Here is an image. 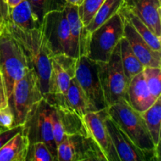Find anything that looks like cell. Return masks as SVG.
Masks as SVG:
<instances>
[{
  "label": "cell",
  "instance_id": "1",
  "mask_svg": "<svg viewBox=\"0 0 161 161\" xmlns=\"http://www.w3.org/2000/svg\"><path fill=\"white\" fill-rule=\"evenodd\" d=\"M5 28L18 41L23 48L30 66L37 74L43 97L48 93L51 71V53L40 28L25 30L16 26L9 20L3 21Z\"/></svg>",
  "mask_w": 161,
  "mask_h": 161
},
{
  "label": "cell",
  "instance_id": "2",
  "mask_svg": "<svg viewBox=\"0 0 161 161\" xmlns=\"http://www.w3.org/2000/svg\"><path fill=\"white\" fill-rule=\"evenodd\" d=\"M106 113L132 142L149 156L151 160H160V148L154 146L141 113L134 109L127 100L123 99L107 107Z\"/></svg>",
  "mask_w": 161,
  "mask_h": 161
},
{
  "label": "cell",
  "instance_id": "3",
  "mask_svg": "<svg viewBox=\"0 0 161 161\" xmlns=\"http://www.w3.org/2000/svg\"><path fill=\"white\" fill-rule=\"evenodd\" d=\"M31 68L23 48L3 25L0 35V72L4 79L8 98L14 85Z\"/></svg>",
  "mask_w": 161,
  "mask_h": 161
},
{
  "label": "cell",
  "instance_id": "4",
  "mask_svg": "<svg viewBox=\"0 0 161 161\" xmlns=\"http://www.w3.org/2000/svg\"><path fill=\"white\" fill-rule=\"evenodd\" d=\"M97 63L99 79L107 107L123 99L127 100L130 81L126 77L123 69L119 42L115 47L108 61Z\"/></svg>",
  "mask_w": 161,
  "mask_h": 161
},
{
  "label": "cell",
  "instance_id": "5",
  "mask_svg": "<svg viewBox=\"0 0 161 161\" xmlns=\"http://www.w3.org/2000/svg\"><path fill=\"white\" fill-rule=\"evenodd\" d=\"M123 37L124 20L118 12L90 34L86 57L96 62H105Z\"/></svg>",
  "mask_w": 161,
  "mask_h": 161
},
{
  "label": "cell",
  "instance_id": "6",
  "mask_svg": "<svg viewBox=\"0 0 161 161\" xmlns=\"http://www.w3.org/2000/svg\"><path fill=\"white\" fill-rule=\"evenodd\" d=\"M43 99L39 78L30 69L15 85L9 99V105L14 116V126L23 125L33 107Z\"/></svg>",
  "mask_w": 161,
  "mask_h": 161
},
{
  "label": "cell",
  "instance_id": "7",
  "mask_svg": "<svg viewBox=\"0 0 161 161\" xmlns=\"http://www.w3.org/2000/svg\"><path fill=\"white\" fill-rule=\"evenodd\" d=\"M40 27L52 57L66 55L75 58L64 8L46 14Z\"/></svg>",
  "mask_w": 161,
  "mask_h": 161
},
{
  "label": "cell",
  "instance_id": "8",
  "mask_svg": "<svg viewBox=\"0 0 161 161\" xmlns=\"http://www.w3.org/2000/svg\"><path fill=\"white\" fill-rule=\"evenodd\" d=\"M50 105L45 99L36 104L23 124V132L30 143L42 142L48 147L52 156L57 159V145L53 138Z\"/></svg>",
  "mask_w": 161,
  "mask_h": 161
},
{
  "label": "cell",
  "instance_id": "9",
  "mask_svg": "<svg viewBox=\"0 0 161 161\" xmlns=\"http://www.w3.org/2000/svg\"><path fill=\"white\" fill-rule=\"evenodd\" d=\"M75 78L84 93L91 111L106 109L102 85L97 71V63L86 56L76 58Z\"/></svg>",
  "mask_w": 161,
  "mask_h": 161
},
{
  "label": "cell",
  "instance_id": "10",
  "mask_svg": "<svg viewBox=\"0 0 161 161\" xmlns=\"http://www.w3.org/2000/svg\"><path fill=\"white\" fill-rule=\"evenodd\" d=\"M58 161L105 160L97 143L90 136L65 135L57 146Z\"/></svg>",
  "mask_w": 161,
  "mask_h": 161
},
{
  "label": "cell",
  "instance_id": "11",
  "mask_svg": "<svg viewBox=\"0 0 161 161\" xmlns=\"http://www.w3.org/2000/svg\"><path fill=\"white\" fill-rule=\"evenodd\" d=\"M106 109L89 111L83 116L88 135L97 143L106 161H119L105 123Z\"/></svg>",
  "mask_w": 161,
  "mask_h": 161
},
{
  "label": "cell",
  "instance_id": "12",
  "mask_svg": "<svg viewBox=\"0 0 161 161\" xmlns=\"http://www.w3.org/2000/svg\"><path fill=\"white\" fill-rule=\"evenodd\" d=\"M50 105L63 111L72 112L83 117L90 110L89 104L75 76L64 94H47L43 97Z\"/></svg>",
  "mask_w": 161,
  "mask_h": 161
},
{
  "label": "cell",
  "instance_id": "13",
  "mask_svg": "<svg viewBox=\"0 0 161 161\" xmlns=\"http://www.w3.org/2000/svg\"><path fill=\"white\" fill-rule=\"evenodd\" d=\"M76 58L66 55L51 57V71L47 94H64L75 76ZM46 94V95H47Z\"/></svg>",
  "mask_w": 161,
  "mask_h": 161
},
{
  "label": "cell",
  "instance_id": "14",
  "mask_svg": "<svg viewBox=\"0 0 161 161\" xmlns=\"http://www.w3.org/2000/svg\"><path fill=\"white\" fill-rule=\"evenodd\" d=\"M105 123L113 146L119 161H149V156L138 149L125 133L108 116L105 117Z\"/></svg>",
  "mask_w": 161,
  "mask_h": 161
},
{
  "label": "cell",
  "instance_id": "15",
  "mask_svg": "<svg viewBox=\"0 0 161 161\" xmlns=\"http://www.w3.org/2000/svg\"><path fill=\"white\" fill-rule=\"evenodd\" d=\"M123 20L124 37L128 41L132 50L142 65L144 67L161 68V52L153 50L137 32L129 21L124 17H123Z\"/></svg>",
  "mask_w": 161,
  "mask_h": 161
},
{
  "label": "cell",
  "instance_id": "16",
  "mask_svg": "<svg viewBox=\"0 0 161 161\" xmlns=\"http://www.w3.org/2000/svg\"><path fill=\"white\" fill-rule=\"evenodd\" d=\"M123 5L135 13L153 33L160 38V0H124Z\"/></svg>",
  "mask_w": 161,
  "mask_h": 161
},
{
  "label": "cell",
  "instance_id": "17",
  "mask_svg": "<svg viewBox=\"0 0 161 161\" xmlns=\"http://www.w3.org/2000/svg\"><path fill=\"white\" fill-rule=\"evenodd\" d=\"M69 25L71 41L75 58L86 56L90 34L82 22L78 12V6L66 4L64 7Z\"/></svg>",
  "mask_w": 161,
  "mask_h": 161
},
{
  "label": "cell",
  "instance_id": "18",
  "mask_svg": "<svg viewBox=\"0 0 161 161\" xmlns=\"http://www.w3.org/2000/svg\"><path fill=\"white\" fill-rule=\"evenodd\" d=\"M156 100L146 85L143 71L130 80L127 101L134 109L142 113L148 109Z\"/></svg>",
  "mask_w": 161,
  "mask_h": 161
},
{
  "label": "cell",
  "instance_id": "19",
  "mask_svg": "<svg viewBox=\"0 0 161 161\" xmlns=\"http://www.w3.org/2000/svg\"><path fill=\"white\" fill-rule=\"evenodd\" d=\"M29 145L26 135L19 132L0 149V161H26Z\"/></svg>",
  "mask_w": 161,
  "mask_h": 161
},
{
  "label": "cell",
  "instance_id": "20",
  "mask_svg": "<svg viewBox=\"0 0 161 161\" xmlns=\"http://www.w3.org/2000/svg\"><path fill=\"white\" fill-rule=\"evenodd\" d=\"M20 28L31 30L40 28L41 25L35 18L28 0H24L16 6L9 9V19Z\"/></svg>",
  "mask_w": 161,
  "mask_h": 161
},
{
  "label": "cell",
  "instance_id": "21",
  "mask_svg": "<svg viewBox=\"0 0 161 161\" xmlns=\"http://www.w3.org/2000/svg\"><path fill=\"white\" fill-rule=\"evenodd\" d=\"M119 13L123 17L126 19L129 23L136 30L137 32L144 39V40L152 47L153 50L161 52L160 38L157 37L154 33L150 31L146 24L130 9L122 5L119 9Z\"/></svg>",
  "mask_w": 161,
  "mask_h": 161
},
{
  "label": "cell",
  "instance_id": "22",
  "mask_svg": "<svg viewBox=\"0 0 161 161\" xmlns=\"http://www.w3.org/2000/svg\"><path fill=\"white\" fill-rule=\"evenodd\" d=\"M149 132L154 146H160L161 130V97H159L146 111L141 113Z\"/></svg>",
  "mask_w": 161,
  "mask_h": 161
},
{
  "label": "cell",
  "instance_id": "23",
  "mask_svg": "<svg viewBox=\"0 0 161 161\" xmlns=\"http://www.w3.org/2000/svg\"><path fill=\"white\" fill-rule=\"evenodd\" d=\"M119 50L123 69L126 77L130 81L134 76L142 72L145 67L135 54L128 41L124 37L119 41Z\"/></svg>",
  "mask_w": 161,
  "mask_h": 161
},
{
  "label": "cell",
  "instance_id": "24",
  "mask_svg": "<svg viewBox=\"0 0 161 161\" xmlns=\"http://www.w3.org/2000/svg\"><path fill=\"white\" fill-rule=\"evenodd\" d=\"M124 0H105L90 23L86 26L87 32L91 34L93 31L97 29L99 26L103 25L113 16L117 14L122 6Z\"/></svg>",
  "mask_w": 161,
  "mask_h": 161
},
{
  "label": "cell",
  "instance_id": "25",
  "mask_svg": "<svg viewBox=\"0 0 161 161\" xmlns=\"http://www.w3.org/2000/svg\"><path fill=\"white\" fill-rule=\"evenodd\" d=\"M65 135H81L89 136L83 123V117L72 112L57 108Z\"/></svg>",
  "mask_w": 161,
  "mask_h": 161
},
{
  "label": "cell",
  "instance_id": "26",
  "mask_svg": "<svg viewBox=\"0 0 161 161\" xmlns=\"http://www.w3.org/2000/svg\"><path fill=\"white\" fill-rule=\"evenodd\" d=\"M35 18L41 25L44 16L54 10L64 9L66 3L64 0H28Z\"/></svg>",
  "mask_w": 161,
  "mask_h": 161
},
{
  "label": "cell",
  "instance_id": "27",
  "mask_svg": "<svg viewBox=\"0 0 161 161\" xmlns=\"http://www.w3.org/2000/svg\"><path fill=\"white\" fill-rule=\"evenodd\" d=\"M143 75L149 91L157 99L161 94V68L145 67Z\"/></svg>",
  "mask_w": 161,
  "mask_h": 161
},
{
  "label": "cell",
  "instance_id": "28",
  "mask_svg": "<svg viewBox=\"0 0 161 161\" xmlns=\"http://www.w3.org/2000/svg\"><path fill=\"white\" fill-rule=\"evenodd\" d=\"M54 161L47 145L42 142L30 143L26 161Z\"/></svg>",
  "mask_w": 161,
  "mask_h": 161
},
{
  "label": "cell",
  "instance_id": "29",
  "mask_svg": "<svg viewBox=\"0 0 161 161\" xmlns=\"http://www.w3.org/2000/svg\"><path fill=\"white\" fill-rule=\"evenodd\" d=\"M105 0H83L78 6V12L82 22L86 27Z\"/></svg>",
  "mask_w": 161,
  "mask_h": 161
},
{
  "label": "cell",
  "instance_id": "30",
  "mask_svg": "<svg viewBox=\"0 0 161 161\" xmlns=\"http://www.w3.org/2000/svg\"><path fill=\"white\" fill-rule=\"evenodd\" d=\"M51 121L52 127H53V138H54L55 143L57 146L61 142L64 136V132L63 130L62 124H61V119H60L59 113H58L57 108L52 106L51 109Z\"/></svg>",
  "mask_w": 161,
  "mask_h": 161
},
{
  "label": "cell",
  "instance_id": "31",
  "mask_svg": "<svg viewBox=\"0 0 161 161\" xmlns=\"http://www.w3.org/2000/svg\"><path fill=\"white\" fill-rule=\"evenodd\" d=\"M0 126L5 129H10L14 127V116L10 106L0 109Z\"/></svg>",
  "mask_w": 161,
  "mask_h": 161
},
{
  "label": "cell",
  "instance_id": "32",
  "mask_svg": "<svg viewBox=\"0 0 161 161\" xmlns=\"http://www.w3.org/2000/svg\"><path fill=\"white\" fill-rule=\"evenodd\" d=\"M23 130V125H17L0 132V149L14 135Z\"/></svg>",
  "mask_w": 161,
  "mask_h": 161
},
{
  "label": "cell",
  "instance_id": "33",
  "mask_svg": "<svg viewBox=\"0 0 161 161\" xmlns=\"http://www.w3.org/2000/svg\"><path fill=\"white\" fill-rule=\"evenodd\" d=\"M9 105V98L6 92V84H5L3 74L0 72V109L6 108Z\"/></svg>",
  "mask_w": 161,
  "mask_h": 161
},
{
  "label": "cell",
  "instance_id": "34",
  "mask_svg": "<svg viewBox=\"0 0 161 161\" xmlns=\"http://www.w3.org/2000/svg\"><path fill=\"white\" fill-rule=\"evenodd\" d=\"M0 17L3 21L9 19V7L4 0H0Z\"/></svg>",
  "mask_w": 161,
  "mask_h": 161
},
{
  "label": "cell",
  "instance_id": "35",
  "mask_svg": "<svg viewBox=\"0 0 161 161\" xmlns=\"http://www.w3.org/2000/svg\"><path fill=\"white\" fill-rule=\"evenodd\" d=\"M22 1H24V0H4V2L8 6L9 9V8L14 7V6H16L17 5H18L19 3H21Z\"/></svg>",
  "mask_w": 161,
  "mask_h": 161
},
{
  "label": "cell",
  "instance_id": "36",
  "mask_svg": "<svg viewBox=\"0 0 161 161\" xmlns=\"http://www.w3.org/2000/svg\"><path fill=\"white\" fill-rule=\"evenodd\" d=\"M66 4L73 5V6H80L83 0H64Z\"/></svg>",
  "mask_w": 161,
  "mask_h": 161
},
{
  "label": "cell",
  "instance_id": "37",
  "mask_svg": "<svg viewBox=\"0 0 161 161\" xmlns=\"http://www.w3.org/2000/svg\"><path fill=\"white\" fill-rule=\"evenodd\" d=\"M3 20H2L0 17V35H1L2 31H3Z\"/></svg>",
  "mask_w": 161,
  "mask_h": 161
},
{
  "label": "cell",
  "instance_id": "38",
  "mask_svg": "<svg viewBox=\"0 0 161 161\" xmlns=\"http://www.w3.org/2000/svg\"><path fill=\"white\" fill-rule=\"evenodd\" d=\"M7 130V129H5L4 127H1V126H0V132L3 131V130Z\"/></svg>",
  "mask_w": 161,
  "mask_h": 161
}]
</instances>
